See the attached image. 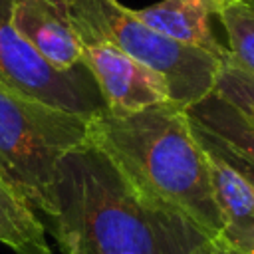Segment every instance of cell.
I'll return each instance as SVG.
<instances>
[{
  "instance_id": "6da1fadb",
  "label": "cell",
  "mask_w": 254,
  "mask_h": 254,
  "mask_svg": "<svg viewBox=\"0 0 254 254\" xmlns=\"http://www.w3.org/2000/svg\"><path fill=\"white\" fill-rule=\"evenodd\" d=\"M60 254H190L206 236L141 194L89 141L56 167L46 216Z\"/></svg>"
},
{
  "instance_id": "7a4b0ae2",
  "label": "cell",
  "mask_w": 254,
  "mask_h": 254,
  "mask_svg": "<svg viewBox=\"0 0 254 254\" xmlns=\"http://www.w3.org/2000/svg\"><path fill=\"white\" fill-rule=\"evenodd\" d=\"M89 143L147 198L179 212L206 238H220L208 161L185 107L165 101L135 113L89 119Z\"/></svg>"
},
{
  "instance_id": "3957f363",
  "label": "cell",
  "mask_w": 254,
  "mask_h": 254,
  "mask_svg": "<svg viewBox=\"0 0 254 254\" xmlns=\"http://www.w3.org/2000/svg\"><path fill=\"white\" fill-rule=\"evenodd\" d=\"M89 119L0 83V175L36 212H52L56 167L64 155L87 145Z\"/></svg>"
},
{
  "instance_id": "277c9868",
  "label": "cell",
  "mask_w": 254,
  "mask_h": 254,
  "mask_svg": "<svg viewBox=\"0 0 254 254\" xmlns=\"http://www.w3.org/2000/svg\"><path fill=\"white\" fill-rule=\"evenodd\" d=\"M69 8L75 22L157 71L177 105L189 109L212 93L224 60L155 32L119 0H69Z\"/></svg>"
},
{
  "instance_id": "5b68a950",
  "label": "cell",
  "mask_w": 254,
  "mask_h": 254,
  "mask_svg": "<svg viewBox=\"0 0 254 254\" xmlns=\"http://www.w3.org/2000/svg\"><path fill=\"white\" fill-rule=\"evenodd\" d=\"M0 83L52 107L87 117L105 109L85 65L71 71L56 69L18 34L10 20V0H0Z\"/></svg>"
},
{
  "instance_id": "8992f818",
  "label": "cell",
  "mask_w": 254,
  "mask_h": 254,
  "mask_svg": "<svg viewBox=\"0 0 254 254\" xmlns=\"http://www.w3.org/2000/svg\"><path fill=\"white\" fill-rule=\"evenodd\" d=\"M81 48V64L91 73L105 109L111 113H135L171 101L167 81L123 50L73 20Z\"/></svg>"
},
{
  "instance_id": "52a82bcc",
  "label": "cell",
  "mask_w": 254,
  "mask_h": 254,
  "mask_svg": "<svg viewBox=\"0 0 254 254\" xmlns=\"http://www.w3.org/2000/svg\"><path fill=\"white\" fill-rule=\"evenodd\" d=\"M10 20L56 69L71 71L83 65L69 0H10Z\"/></svg>"
},
{
  "instance_id": "ba28073f",
  "label": "cell",
  "mask_w": 254,
  "mask_h": 254,
  "mask_svg": "<svg viewBox=\"0 0 254 254\" xmlns=\"http://www.w3.org/2000/svg\"><path fill=\"white\" fill-rule=\"evenodd\" d=\"M133 12L143 24L175 42L200 48L218 60L230 56L228 48H224L210 30V16L218 14L214 0H161Z\"/></svg>"
},
{
  "instance_id": "9c48e42d",
  "label": "cell",
  "mask_w": 254,
  "mask_h": 254,
  "mask_svg": "<svg viewBox=\"0 0 254 254\" xmlns=\"http://www.w3.org/2000/svg\"><path fill=\"white\" fill-rule=\"evenodd\" d=\"M202 149L206 153L212 194L222 222L218 240L244 254H254V190L218 155L204 145Z\"/></svg>"
},
{
  "instance_id": "30bf717a",
  "label": "cell",
  "mask_w": 254,
  "mask_h": 254,
  "mask_svg": "<svg viewBox=\"0 0 254 254\" xmlns=\"http://www.w3.org/2000/svg\"><path fill=\"white\" fill-rule=\"evenodd\" d=\"M0 244L16 254H56L34 206L0 175Z\"/></svg>"
},
{
  "instance_id": "8fae6325",
  "label": "cell",
  "mask_w": 254,
  "mask_h": 254,
  "mask_svg": "<svg viewBox=\"0 0 254 254\" xmlns=\"http://www.w3.org/2000/svg\"><path fill=\"white\" fill-rule=\"evenodd\" d=\"M189 117L234 151L254 161V123L214 91L187 109Z\"/></svg>"
},
{
  "instance_id": "7c38bea8",
  "label": "cell",
  "mask_w": 254,
  "mask_h": 254,
  "mask_svg": "<svg viewBox=\"0 0 254 254\" xmlns=\"http://www.w3.org/2000/svg\"><path fill=\"white\" fill-rule=\"evenodd\" d=\"M216 16L226 30L230 58L254 73V0L232 2Z\"/></svg>"
},
{
  "instance_id": "4fadbf2b",
  "label": "cell",
  "mask_w": 254,
  "mask_h": 254,
  "mask_svg": "<svg viewBox=\"0 0 254 254\" xmlns=\"http://www.w3.org/2000/svg\"><path fill=\"white\" fill-rule=\"evenodd\" d=\"M212 91L254 123V73L238 65L230 56L222 62Z\"/></svg>"
},
{
  "instance_id": "5bb4252c",
  "label": "cell",
  "mask_w": 254,
  "mask_h": 254,
  "mask_svg": "<svg viewBox=\"0 0 254 254\" xmlns=\"http://www.w3.org/2000/svg\"><path fill=\"white\" fill-rule=\"evenodd\" d=\"M190 123H192L194 135H196V139L200 141V145H204V147L210 149L214 155H218V157H220L228 167H232V169L248 183V187L254 190V161L248 159L246 155L234 151V149L228 147L226 143H222L218 137H214L212 133H208L204 127H200V125L194 123L192 119H190Z\"/></svg>"
},
{
  "instance_id": "9a60e30c",
  "label": "cell",
  "mask_w": 254,
  "mask_h": 254,
  "mask_svg": "<svg viewBox=\"0 0 254 254\" xmlns=\"http://www.w3.org/2000/svg\"><path fill=\"white\" fill-rule=\"evenodd\" d=\"M190 254H244L232 246H228L226 242L218 240V238H206L204 242H200Z\"/></svg>"
},
{
  "instance_id": "2e32d148",
  "label": "cell",
  "mask_w": 254,
  "mask_h": 254,
  "mask_svg": "<svg viewBox=\"0 0 254 254\" xmlns=\"http://www.w3.org/2000/svg\"><path fill=\"white\" fill-rule=\"evenodd\" d=\"M232 2H238V0H214V4L218 6V12H220L222 8H226L228 4H232Z\"/></svg>"
}]
</instances>
